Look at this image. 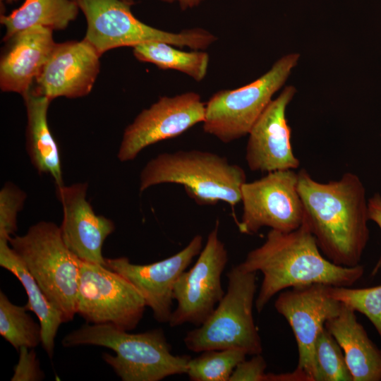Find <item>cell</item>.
I'll return each mask as SVG.
<instances>
[{
    "label": "cell",
    "instance_id": "cell-11",
    "mask_svg": "<svg viewBox=\"0 0 381 381\" xmlns=\"http://www.w3.org/2000/svg\"><path fill=\"white\" fill-rule=\"evenodd\" d=\"M219 226L217 220L195 263L181 274L175 284L173 298L176 307L169 321L171 327L186 323L200 326L225 294L221 277L228 262V253L219 237Z\"/></svg>",
    "mask_w": 381,
    "mask_h": 381
},
{
    "label": "cell",
    "instance_id": "cell-10",
    "mask_svg": "<svg viewBox=\"0 0 381 381\" xmlns=\"http://www.w3.org/2000/svg\"><path fill=\"white\" fill-rule=\"evenodd\" d=\"M243 213L238 228L254 234L262 227L289 232L299 228L304 211L298 190V173L293 169L268 172L241 188Z\"/></svg>",
    "mask_w": 381,
    "mask_h": 381
},
{
    "label": "cell",
    "instance_id": "cell-3",
    "mask_svg": "<svg viewBox=\"0 0 381 381\" xmlns=\"http://www.w3.org/2000/svg\"><path fill=\"white\" fill-rule=\"evenodd\" d=\"M65 347L95 345L116 355L102 353L104 361L123 381H159L187 373L191 358L174 355L162 329L132 334L111 324H85L62 340Z\"/></svg>",
    "mask_w": 381,
    "mask_h": 381
},
{
    "label": "cell",
    "instance_id": "cell-20",
    "mask_svg": "<svg viewBox=\"0 0 381 381\" xmlns=\"http://www.w3.org/2000/svg\"><path fill=\"white\" fill-rule=\"evenodd\" d=\"M23 97L27 114L26 151L31 164L39 174L49 175L56 187L63 186L59 148L47 121L51 100L32 88Z\"/></svg>",
    "mask_w": 381,
    "mask_h": 381
},
{
    "label": "cell",
    "instance_id": "cell-16",
    "mask_svg": "<svg viewBox=\"0 0 381 381\" xmlns=\"http://www.w3.org/2000/svg\"><path fill=\"white\" fill-rule=\"evenodd\" d=\"M296 89L286 87L272 99L248 133L246 161L250 170L270 172L297 169L299 160L293 152L291 130L286 117V109Z\"/></svg>",
    "mask_w": 381,
    "mask_h": 381
},
{
    "label": "cell",
    "instance_id": "cell-2",
    "mask_svg": "<svg viewBox=\"0 0 381 381\" xmlns=\"http://www.w3.org/2000/svg\"><path fill=\"white\" fill-rule=\"evenodd\" d=\"M238 265L243 270L262 274L255 301L258 313L286 289L312 284L351 286L364 273L361 265L340 266L325 257L304 222L289 232L270 229L265 241L248 252Z\"/></svg>",
    "mask_w": 381,
    "mask_h": 381
},
{
    "label": "cell",
    "instance_id": "cell-15",
    "mask_svg": "<svg viewBox=\"0 0 381 381\" xmlns=\"http://www.w3.org/2000/svg\"><path fill=\"white\" fill-rule=\"evenodd\" d=\"M100 55L85 39L56 43L32 90L51 101L88 95L100 69Z\"/></svg>",
    "mask_w": 381,
    "mask_h": 381
},
{
    "label": "cell",
    "instance_id": "cell-26",
    "mask_svg": "<svg viewBox=\"0 0 381 381\" xmlns=\"http://www.w3.org/2000/svg\"><path fill=\"white\" fill-rule=\"evenodd\" d=\"M315 358L318 381H353L341 346L325 327L317 337Z\"/></svg>",
    "mask_w": 381,
    "mask_h": 381
},
{
    "label": "cell",
    "instance_id": "cell-7",
    "mask_svg": "<svg viewBox=\"0 0 381 381\" xmlns=\"http://www.w3.org/2000/svg\"><path fill=\"white\" fill-rule=\"evenodd\" d=\"M83 13L87 30L84 37L102 56L119 47L164 42L179 47L202 50L217 37L202 28L171 32L148 25L133 14V5L123 0H74Z\"/></svg>",
    "mask_w": 381,
    "mask_h": 381
},
{
    "label": "cell",
    "instance_id": "cell-19",
    "mask_svg": "<svg viewBox=\"0 0 381 381\" xmlns=\"http://www.w3.org/2000/svg\"><path fill=\"white\" fill-rule=\"evenodd\" d=\"M355 312L342 303L325 327L341 346L353 381H380L381 349L370 339Z\"/></svg>",
    "mask_w": 381,
    "mask_h": 381
},
{
    "label": "cell",
    "instance_id": "cell-29",
    "mask_svg": "<svg viewBox=\"0 0 381 381\" xmlns=\"http://www.w3.org/2000/svg\"><path fill=\"white\" fill-rule=\"evenodd\" d=\"M19 360L13 368L11 381H38L44 379V373L40 368V363L32 349L20 347Z\"/></svg>",
    "mask_w": 381,
    "mask_h": 381
},
{
    "label": "cell",
    "instance_id": "cell-28",
    "mask_svg": "<svg viewBox=\"0 0 381 381\" xmlns=\"http://www.w3.org/2000/svg\"><path fill=\"white\" fill-rule=\"evenodd\" d=\"M26 193L7 182L0 190V237L8 238L17 230V215L23 207Z\"/></svg>",
    "mask_w": 381,
    "mask_h": 381
},
{
    "label": "cell",
    "instance_id": "cell-12",
    "mask_svg": "<svg viewBox=\"0 0 381 381\" xmlns=\"http://www.w3.org/2000/svg\"><path fill=\"white\" fill-rule=\"evenodd\" d=\"M342 303L332 298L328 285L312 284L282 291L274 302L276 310L289 324L296 338L298 360L296 369L308 381H318L315 358L317 337L325 322L337 315Z\"/></svg>",
    "mask_w": 381,
    "mask_h": 381
},
{
    "label": "cell",
    "instance_id": "cell-14",
    "mask_svg": "<svg viewBox=\"0 0 381 381\" xmlns=\"http://www.w3.org/2000/svg\"><path fill=\"white\" fill-rule=\"evenodd\" d=\"M203 248V238L197 234L179 252L147 265H136L126 257L105 258V266L131 282L151 308L155 319L169 322L175 284L181 274Z\"/></svg>",
    "mask_w": 381,
    "mask_h": 381
},
{
    "label": "cell",
    "instance_id": "cell-5",
    "mask_svg": "<svg viewBox=\"0 0 381 381\" xmlns=\"http://www.w3.org/2000/svg\"><path fill=\"white\" fill-rule=\"evenodd\" d=\"M8 240L64 322L72 320L77 313L81 260L65 244L60 226L41 221L25 234Z\"/></svg>",
    "mask_w": 381,
    "mask_h": 381
},
{
    "label": "cell",
    "instance_id": "cell-4",
    "mask_svg": "<svg viewBox=\"0 0 381 381\" xmlns=\"http://www.w3.org/2000/svg\"><path fill=\"white\" fill-rule=\"evenodd\" d=\"M246 182L244 169L225 157L198 150H178L161 153L145 165L139 191L161 183H176L198 205L224 202L234 207L241 202Z\"/></svg>",
    "mask_w": 381,
    "mask_h": 381
},
{
    "label": "cell",
    "instance_id": "cell-6",
    "mask_svg": "<svg viewBox=\"0 0 381 381\" xmlns=\"http://www.w3.org/2000/svg\"><path fill=\"white\" fill-rule=\"evenodd\" d=\"M256 273L243 270L238 265L227 272L224 296L209 318L184 337L190 351L199 353L238 349L247 355L262 353L261 338L253 314Z\"/></svg>",
    "mask_w": 381,
    "mask_h": 381
},
{
    "label": "cell",
    "instance_id": "cell-21",
    "mask_svg": "<svg viewBox=\"0 0 381 381\" xmlns=\"http://www.w3.org/2000/svg\"><path fill=\"white\" fill-rule=\"evenodd\" d=\"M0 265L13 274L23 286L28 299L25 307L37 316L42 329L41 343L52 358L58 329L64 322L62 314L48 300L20 258L10 246L8 238L4 236L0 237Z\"/></svg>",
    "mask_w": 381,
    "mask_h": 381
},
{
    "label": "cell",
    "instance_id": "cell-34",
    "mask_svg": "<svg viewBox=\"0 0 381 381\" xmlns=\"http://www.w3.org/2000/svg\"><path fill=\"white\" fill-rule=\"evenodd\" d=\"M123 1H126V2H128V3H129V4H134L133 0H123Z\"/></svg>",
    "mask_w": 381,
    "mask_h": 381
},
{
    "label": "cell",
    "instance_id": "cell-32",
    "mask_svg": "<svg viewBox=\"0 0 381 381\" xmlns=\"http://www.w3.org/2000/svg\"><path fill=\"white\" fill-rule=\"evenodd\" d=\"M166 3H174L177 2L181 8L186 10L187 8H192L198 6L203 0H160Z\"/></svg>",
    "mask_w": 381,
    "mask_h": 381
},
{
    "label": "cell",
    "instance_id": "cell-17",
    "mask_svg": "<svg viewBox=\"0 0 381 381\" xmlns=\"http://www.w3.org/2000/svg\"><path fill=\"white\" fill-rule=\"evenodd\" d=\"M87 187V183L56 187L63 209L61 234L66 246L80 260L105 266L102 249L115 224L95 212L86 200Z\"/></svg>",
    "mask_w": 381,
    "mask_h": 381
},
{
    "label": "cell",
    "instance_id": "cell-8",
    "mask_svg": "<svg viewBox=\"0 0 381 381\" xmlns=\"http://www.w3.org/2000/svg\"><path fill=\"white\" fill-rule=\"evenodd\" d=\"M298 58V54H286L252 83L214 94L205 104L204 131L225 143L248 135Z\"/></svg>",
    "mask_w": 381,
    "mask_h": 381
},
{
    "label": "cell",
    "instance_id": "cell-23",
    "mask_svg": "<svg viewBox=\"0 0 381 381\" xmlns=\"http://www.w3.org/2000/svg\"><path fill=\"white\" fill-rule=\"evenodd\" d=\"M164 42H150L133 47L135 57L143 62L155 64L162 69L182 72L196 81H201L207 71L209 56L195 50L185 52Z\"/></svg>",
    "mask_w": 381,
    "mask_h": 381
},
{
    "label": "cell",
    "instance_id": "cell-18",
    "mask_svg": "<svg viewBox=\"0 0 381 381\" xmlns=\"http://www.w3.org/2000/svg\"><path fill=\"white\" fill-rule=\"evenodd\" d=\"M0 61V87L22 96L33 83L56 42L53 30L36 26L24 30L7 41Z\"/></svg>",
    "mask_w": 381,
    "mask_h": 381
},
{
    "label": "cell",
    "instance_id": "cell-9",
    "mask_svg": "<svg viewBox=\"0 0 381 381\" xmlns=\"http://www.w3.org/2000/svg\"><path fill=\"white\" fill-rule=\"evenodd\" d=\"M146 303L126 279L104 265L80 261L77 313L87 322L130 331L142 319Z\"/></svg>",
    "mask_w": 381,
    "mask_h": 381
},
{
    "label": "cell",
    "instance_id": "cell-25",
    "mask_svg": "<svg viewBox=\"0 0 381 381\" xmlns=\"http://www.w3.org/2000/svg\"><path fill=\"white\" fill-rule=\"evenodd\" d=\"M246 356L238 349L205 351L189 360L186 374L193 381H229L233 371Z\"/></svg>",
    "mask_w": 381,
    "mask_h": 381
},
{
    "label": "cell",
    "instance_id": "cell-1",
    "mask_svg": "<svg viewBox=\"0 0 381 381\" xmlns=\"http://www.w3.org/2000/svg\"><path fill=\"white\" fill-rule=\"evenodd\" d=\"M304 220L328 260L344 267L360 265L369 241L365 189L360 178L346 172L320 183L304 169L298 172Z\"/></svg>",
    "mask_w": 381,
    "mask_h": 381
},
{
    "label": "cell",
    "instance_id": "cell-22",
    "mask_svg": "<svg viewBox=\"0 0 381 381\" xmlns=\"http://www.w3.org/2000/svg\"><path fill=\"white\" fill-rule=\"evenodd\" d=\"M74 0H25L10 14H1V23L6 28L4 42L30 28L41 26L54 30L67 28L79 13Z\"/></svg>",
    "mask_w": 381,
    "mask_h": 381
},
{
    "label": "cell",
    "instance_id": "cell-13",
    "mask_svg": "<svg viewBox=\"0 0 381 381\" xmlns=\"http://www.w3.org/2000/svg\"><path fill=\"white\" fill-rule=\"evenodd\" d=\"M205 113V104L195 92L160 97L126 128L118 159L122 162L133 160L145 147L177 137L202 123Z\"/></svg>",
    "mask_w": 381,
    "mask_h": 381
},
{
    "label": "cell",
    "instance_id": "cell-31",
    "mask_svg": "<svg viewBox=\"0 0 381 381\" xmlns=\"http://www.w3.org/2000/svg\"><path fill=\"white\" fill-rule=\"evenodd\" d=\"M368 212L369 220L374 222L381 231V195L375 193L368 200ZM381 264V258L377 263L375 272Z\"/></svg>",
    "mask_w": 381,
    "mask_h": 381
},
{
    "label": "cell",
    "instance_id": "cell-27",
    "mask_svg": "<svg viewBox=\"0 0 381 381\" xmlns=\"http://www.w3.org/2000/svg\"><path fill=\"white\" fill-rule=\"evenodd\" d=\"M329 295L366 316L381 338V285L355 289L328 286Z\"/></svg>",
    "mask_w": 381,
    "mask_h": 381
},
{
    "label": "cell",
    "instance_id": "cell-24",
    "mask_svg": "<svg viewBox=\"0 0 381 381\" xmlns=\"http://www.w3.org/2000/svg\"><path fill=\"white\" fill-rule=\"evenodd\" d=\"M27 311L25 306L13 304L0 291V334L17 351L23 346L35 348L42 342L41 325Z\"/></svg>",
    "mask_w": 381,
    "mask_h": 381
},
{
    "label": "cell",
    "instance_id": "cell-33",
    "mask_svg": "<svg viewBox=\"0 0 381 381\" xmlns=\"http://www.w3.org/2000/svg\"><path fill=\"white\" fill-rule=\"evenodd\" d=\"M18 0H1V4L2 3H7V4H12L13 2L17 1Z\"/></svg>",
    "mask_w": 381,
    "mask_h": 381
},
{
    "label": "cell",
    "instance_id": "cell-30",
    "mask_svg": "<svg viewBox=\"0 0 381 381\" xmlns=\"http://www.w3.org/2000/svg\"><path fill=\"white\" fill-rule=\"evenodd\" d=\"M267 363L260 354L241 361L233 371L229 381H267Z\"/></svg>",
    "mask_w": 381,
    "mask_h": 381
}]
</instances>
